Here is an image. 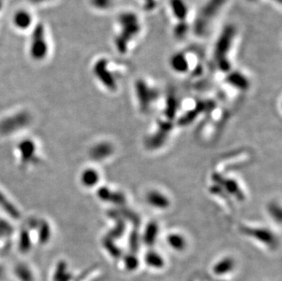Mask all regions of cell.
<instances>
[{
    "label": "cell",
    "instance_id": "1",
    "mask_svg": "<svg viewBox=\"0 0 282 281\" xmlns=\"http://www.w3.org/2000/svg\"><path fill=\"white\" fill-rule=\"evenodd\" d=\"M119 33L114 38V46L118 52L125 54L133 39L141 32L138 16L133 11H124L118 16Z\"/></svg>",
    "mask_w": 282,
    "mask_h": 281
},
{
    "label": "cell",
    "instance_id": "2",
    "mask_svg": "<svg viewBox=\"0 0 282 281\" xmlns=\"http://www.w3.org/2000/svg\"><path fill=\"white\" fill-rule=\"evenodd\" d=\"M237 36V28L229 24L220 32L214 47V59L218 68L223 72H229L231 68L229 55Z\"/></svg>",
    "mask_w": 282,
    "mask_h": 281
},
{
    "label": "cell",
    "instance_id": "3",
    "mask_svg": "<svg viewBox=\"0 0 282 281\" xmlns=\"http://www.w3.org/2000/svg\"><path fill=\"white\" fill-rule=\"evenodd\" d=\"M226 3L227 0H207L198 11L193 24V31L197 36L202 37L208 33L211 24L219 16Z\"/></svg>",
    "mask_w": 282,
    "mask_h": 281
},
{
    "label": "cell",
    "instance_id": "4",
    "mask_svg": "<svg viewBox=\"0 0 282 281\" xmlns=\"http://www.w3.org/2000/svg\"><path fill=\"white\" fill-rule=\"evenodd\" d=\"M48 43L46 30L42 23H38L34 27L29 44V55L34 60L40 61L48 56Z\"/></svg>",
    "mask_w": 282,
    "mask_h": 281
},
{
    "label": "cell",
    "instance_id": "5",
    "mask_svg": "<svg viewBox=\"0 0 282 281\" xmlns=\"http://www.w3.org/2000/svg\"><path fill=\"white\" fill-rule=\"evenodd\" d=\"M31 120L32 117L29 112L25 111L5 117L0 121V134L6 136L21 131L30 124Z\"/></svg>",
    "mask_w": 282,
    "mask_h": 281
},
{
    "label": "cell",
    "instance_id": "6",
    "mask_svg": "<svg viewBox=\"0 0 282 281\" xmlns=\"http://www.w3.org/2000/svg\"><path fill=\"white\" fill-rule=\"evenodd\" d=\"M93 74L96 79L101 82L108 90H114L117 89V82L115 76L109 68V62L105 58H100L93 65Z\"/></svg>",
    "mask_w": 282,
    "mask_h": 281
},
{
    "label": "cell",
    "instance_id": "7",
    "mask_svg": "<svg viewBox=\"0 0 282 281\" xmlns=\"http://www.w3.org/2000/svg\"><path fill=\"white\" fill-rule=\"evenodd\" d=\"M17 151L22 165H33L37 162V144L31 139L21 140L17 144Z\"/></svg>",
    "mask_w": 282,
    "mask_h": 281
},
{
    "label": "cell",
    "instance_id": "8",
    "mask_svg": "<svg viewBox=\"0 0 282 281\" xmlns=\"http://www.w3.org/2000/svg\"><path fill=\"white\" fill-rule=\"evenodd\" d=\"M135 92L137 94L140 106L142 109H147L150 104L156 99L157 93L155 90L147 84L144 80H140L135 82Z\"/></svg>",
    "mask_w": 282,
    "mask_h": 281
},
{
    "label": "cell",
    "instance_id": "9",
    "mask_svg": "<svg viewBox=\"0 0 282 281\" xmlns=\"http://www.w3.org/2000/svg\"><path fill=\"white\" fill-rule=\"evenodd\" d=\"M145 198L150 207L155 209L165 210L170 207V199L164 193L158 190H150Z\"/></svg>",
    "mask_w": 282,
    "mask_h": 281
},
{
    "label": "cell",
    "instance_id": "10",
    "mask_svg": "<svg viewBox=\"0 0 282 281\" xmlns=\"http://www.w3.org/2000/svg\"><path fill=\"white\" fill-rule=\"evenodd\" d=\"M227 81L229 85L233 86L238 90L246 91L251 87V81L245 74L241 73L240 71H232L228 75Z\"/></svg>",
    "mask_w": 282,
    "mask_h": 281
},
{
    "label": "cell",
    "instance_id": "11",
    "mask_svg": "<svg viewBox=\"0 0 282 281\" xmlns=\"http://www.w3.org/2000/svg\"><path fill=\"white\" fill-rule=\"evenodd\" d=\"M33 23L31 13L26 9H19L16 11L13 16L14 26L20 30H25L29 28Z\"/></svg>",
    "mask_w": 282,
    "mask_h": 281
},
{
    "label": "cell",
    "instance_id": "12",
    "mask_svg": "<svg viewBox=\"0 0 282 281\" xmlns=\"http://www.w3.org/2000/svg\"><path fill=\"white\" fill-rule=\"evenodd\" d=\"M171 12L177 21H186L188 16V5L185 0H169Z\"/></svg>",
    "mask_w": 282,
    "mask_h": 281
},
{
    "label": "cell",
    "instance_id": "13",
    "mask_svg": "<svg viewBox=\"0 0 282 281\" xmlns=\"http://www.w3.org/2000/svg\"><path fill=\"white\" fill-rule=\"evenodd\" d=\"M171 69L176 73L184 74L189 69V63L187 57L184 53H176L171 56L169 59Z\"/></svg>",
    "mask_w": 282,
    "mask_h": 281
},
{
    "label": "cell",
    "instance_id": "14",
    "mask_svg": "<svg viewBox=\"0 0 282 281\" xmlns=\"http://www.w3.org/2000/svg\"><path fill=\"white\" fill-rule=\"evenodd\" d=\"M100 173L94 168H86L80 174V183L86 188H92L100 182Z\"/></svg>",
    "mask_w": 282,
    "mask_h": 281
},
{
    "label": "cell",
    "instance_id": "15",
    "mask_svg": "<svg viewBox=\"0 0 282 281\" xmlns=\"http://www.w3.org/2000/svg\"><path fill=\"white\" fill-rule=\"evenodd\" d=\"M0 208L4 212L13 219H19L21 217V213L16 207V205L10 201V199L5 196L3 192L0 190Z\"/></svg>",
    "mask_w": 282,
    "mask_h": 281
},
{
    "label": "cell",
    "instance_id": "16",
    "mask_svg": "<svg viewBox=\"0 0 282 281\" xmlns=\"http://www.w3.org/2000/svg\"><path fill=\"white\" fill-rule=\"evenodd\" d=\"M112 146L111 143H99L95 144L90 151L91 159L101 161L105 159L112 153Z\"/></svg>",
    "mask_w": 282,
    "mask_h": 281
},
{
    "label": "cell",
    "instance_id": "17",
    "mask_svg": "<svg viewBox=\"0 0 282 281\" xmlns=\"http://www.w3.org/2000/svg\"><path fill=\"white\" fill-rule=\"evenodd\" d=\"M244 233L250 236H253L256 239L260 240L261 242L268 243V244H273L274 243V238L272 234L264 228H247L242 229Z\"/></svg>",
    "mask_w": 282,
    "mask_h": 281
},
{
    "label": "cell",
    "instance_id": "18",
    "mask_svg": "<svg viewBox=\"0 0 282 281\" xmlns=\"http://www.w3.org/2000/svg\"><path fill=\"white\" fill-rule=\"evenodd\" d=\"M37 232V239L39 243L45 245L51 239V227L47 220L39 219V223L36 228Z\"/></svg>",
    "mask_w": 282,
    "mask_h": 281
},
{
    "label": "cell",
    "instance_id": "19",
    "mask_svg": "<svg viewBox=\"0 0 282 281\" xmlns=\"http://www.w3.org/2000/svg\"><path fill=\"white\" fill-rule=\"evenodd\" d=\"M97 196L101 199V201L112 202V203H123L124 198L119 193L113 192L108 187H101L98 192Z\"/></svg>",
    "mask_w": 282,
    "mask_h": 281
},
{
    "label": "cell",
    "instance_id": "20",
    "mask_svg": "<svg viewBox=\"0 0 282 281\" xmlns=\"http://www.w3.org/2000/svg\"><path fill=\"white\" fill-rule=\"evenodd\" d=\"M167 244L172 250L176 251H181L186 249L187 247V239L185 237L179 233H171L167 236Z\"/></svg>",
    "mask_w": 282,
    "mask_h": 281
},
{
    "label": "cell",
    "instance_id": "21",
    "mask_svg": "<svg viewBox=\"0 0 282 281\" xmlns=\"http://www.w3.org/2000/svg\"><path fill=\"white\" fill-rule=\"evenodd\" d=\"M32 241L29 230L25 228L21 230L18 239V248L23 253H27L31 249Z\"/></svg>",
    "mask_w": 282,
    "mask_h": 281
},
{
    "label": "cell",
    "instance_id": "22",
    "mask_svg": "<svg viewBox=\"0 0 282 281\" xmlns=\"http://www.w3.org/2000/svg\"><path fill=\"white\" fill-rule=\"evenodd\" d=\"M145 262L149 267L155 268V269H161L165 263L162 256L159 253L155 252V250H151L146 254Z\"/></svg>",
    "mask_w": 282,
    "mask_h": 281
},
{
    "label": "cell",
    "instance_id": "23",
    "mask_svg": "<svg viewBox=\"0 0 282 281\" xmlns=\"http://www.w3.org/2000/svg\"><path fill=\"white\" fill-rule=\"evenodd\" d=\"M158 232H159V228L157 224L155 223V221H152L147 226V228L145 229V233H144V242L146 243V245L151 246L154 244Z\"/></svg>",
    "mask_w": 282,
    "mask_h": 281
},
{
    "label": "cell",
    "instance_id": "24",
    "mask_svg": "<svg viewBox=\"0 0 282 281\" xmlns=\"http://www.w3.org/2000/svg\"><path fill=\"white\" fill-rule=\"evenodd\" d=\"M233 267H234L233 260L227 258L219 261V263L215 266L214 271L216 272V274H226L227 272L232 271Z\"/></svg>",
    "mask_w": 282,
    "mask_h": 281
},
{
    "label": "cell",
    "instance_id": "25",
    "mask_svg": "<svg viewBox=\"0 0 282 281\" xmlns=\"http://www.w3.org/2000/svg\"><path fill=\"white\" fill-rule=\"evenodd\" d=\"M91 6L99 11L110 9L113 5L114 0H90Z\"/></svg>",
    "mask_w": 282,
    "mask_h": 281
},
{
    "label": "cell",
    "instance_id": "26",
    "mask_svg": "<svg viewBox=\"0 0 282 281\" xmlns=\"http://www.w3.org/2000/svg\"><path fill=\"white\" fill-rule=\"evenodd\" d=\"M14 232V228L8 221L0 218V239L10 237Z\"/></svg>",
    "mask_w": 282,
    "mask_h": 281
},
{
    "label": "cell",
    "instance_id": "27",
    "mask_svg": "<svg viewBox=\"0 0 282 281\" xmlns=\"http://www.w3.org/2000/svg\"><path fill=\"white\" fill-rule=\"evenodd\" d=\"M189 31V26L187 21L177 22L176 27H174V35L177 38H184Z\"/></svg>",
    "mask_w": 282,
    "mask_h": 281
},
{
    "label": "cell",
    "instance_id": "28",
    "mask_svg": "<svg viewBox=\"0 0 282 281\" xmlns=\"http://www.w3.org/2000/svg\"><path fill=\"white\" fill-rule=\"evenodd\" d=\"M225 186H226V189L230 192V194H233L235 196H240V187H238V185L234 180L226 181Z\"/></svg>",
    "mask_w": 282,
    "mask_h": 281
},
{
    "label": "cell",
    "instance_id": "29",
    "mask_svg": "<svg viewBox=\"0 0 282 281\" xmlns=\"http://www.w3.org/2000/svg\"><path fill=\"white\" fill-rule=\"evenodd\" d=\"M144 4V8L146 10L151 11L155 9L157 5L156 0H143Z\"/></svg>",
    "mask_w": 282,
    "mask_h": 281
},
{
    "label": "cell",
    "instance_id": "30",
    "mask_svg": "<svg viewBox=\"0 0 282 281\" xmlns=\"http://www.w3.org/2000/svg\"><path fill=\"white\" fill-rule=\"evenodd\" d=\"M33 2H36V3H39V2H44V1H47V0H32Z\"/></svg>",
    "mask_w": 282,
    "mask_h": 281
},
{
    "label": "cell",
    "instance_id": "31",
    "mask_svg": "<svg viewBox=\"0 0 282 281\" xmlns=\"http://www.w3.org/2000/svg\"><path fill=\"white\" fill-rule=\"evenodd\" d=\"M273 1L277 2L278 4H281V3H282V0H273Z\"/></svg>",
    "mask_w": 282,
    "mask_h": 281
},
{
    "label": "cell",
    "instance_id": "32",
    "mask_svg": "<svg viewBox=\"0 0 282 281\" xmlns=\"http://www.w3.org/2000/svg\"><path fill=\"white\" fill-rule=\"evenodd\" d=\"M2 1H3V0H0V7H1V5H2Z\"/></svg>",
    "mask_w": 282,
    "mask_h": 281
},
{
    "label": "cell",
    "instance_id": "33",
    "mask_svg": "<svg viewBox=\"0 0 282 281\" xmlns=\"http://www.w3.org/2000/svg\"><path fill=\"white\" fill-rule=\"evenodd\" d=\"M248 1H251V2H255L257 0H248Z\"/></svg>",
    "mask_w": 282,
    "mask_h": 281
}]
</instances>
